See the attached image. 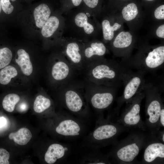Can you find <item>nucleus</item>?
Wrapping results in <instances>:
<instances>
[{
    "label": "nucleus",
    "instance_id": "f257e3e1",
    "mask_svg": "<svg viewBox=\"0 0 164 164\" xmlns=\"http://www.w3.org/2000/svg\"><path fill=\"white\" fill-rule=\"evenodd\" d=\"M118 117L113 112L106 118L103 113L97 115L94 129L82 139L80 146L100 149L115 143L120 134L127 129L118 121Z\"/></svg>",
    "mask_w": 164,
    "mask_h": 164
},
{
    "label": "nucleus",
    "instance_id": "f03ea898",
    "mask_svg": "<svg viewBox=\"0 0 164 164\" xmlns=\"http://www.w3.org/2000/svg\"><path fill=\"white\" fill-rule=\"evenodd\" d=\"M86 68L90 82L117 88L123 84L128 69L122 63L102 60L91 63Z\"/></svg>",
    "mask_w": 164,
    "mask_h": 164
},
{
    "label": "nucleus",
    "instance_id": "7ed1b4c3",
    "mask_svg": "<svg viewBox=\"0 0 164 164\" xmlns=\"http://www.w3.org/2000/svg\"><path fill=\"white\" fill-rule=\"evenodd\" d=\"M133 131L125 139L113 144V147L107 154L110 159L119 163L134 162L151 135H148L140 130Z\"/></svg>",
    "mask_w": 164,
    "mask_h": 164
},
{
    "label": "nucleus",
    "instance_id": "20e7f679",
    "mask_svg": "<svg viewBox=\"0 0 164 164\" xmlns=\"http://www.w3.org/2000/svg\"><path fill=\"white\" fill-rule=\"evenodd\" d=\"M82 87L77 84H64L60 101L64 110L89 124L92 114L85 97V90Z\"/></svg>",
    "mask_w": 164,
    "mask_h": 164
},
{
    "label": "nucleus",
    "instance_id": "39448f33",
    "mask_svg": "<svg viewBox=\"0 0 164 164\" xmlns=\"http://www.w3.org/2000/svg\"><path fill=\"white\" fill-rule=\"evenodd\" d=\"M146 97L145 113L147 118L145 124L150 134L155 135L160 127V116L164 105L158 87L152 83L145 82L143 87Z\"/></svg>",
    "mask_w": 164,
    "mask_h": 164
},
{
    "label": "nucleus",
    "instance_id": "423d86ee",
    "mask_svg": "<svg viewBox=\"0 0 164 164\" xmlns=\"http://www.w3.org/2000/svg\"><path fill=\"white\" fill-rule=\"evenodd\" d=\"M132 59L123 64L129 69L154 73L164 65V46L160 45L142 50Z\"/></svg>",
    "mask_w": 164,
    "mask_h": 164
},
{
    "label": "nucleus",
    "instance_id": "0eeeda50",
    "mask_svg": "<svg viewBox=\"0 0 164 164\" xmlns=\"http://www.w3.org/2000/svg\"><path fill=\"white\" fill-rule=\"evenodd\" d=\"M88 84L85 87V96L90 107L96 115L102 114L114 102L118 88L91 82Z\"/></svg>",
    "mask_w": 164,
    "mask_h": 164
},
{
    "label": "nucleus",
    "instance_id": "6e6552de",
    "mask_svg": "<svg viewBox=\"0 0 164 164\" xmlns=\"http://www.w3.org/2000/svg\"><path fill=\"white\" fill-rule=\"evenodd\" d=\"M145 97L143 88L135 96L126 103V105L118 120L127 129L145 131L147 130L145 122L140 115L141 102Z\"/></svg>",
    "mask_w": 164,
    "mask_h": 164
},
{
    "label": "nucleus",
    "instance_id": "1a4fd4ad",
    "mask_svg": "<svg viewBox=\"0 0 164 164\" xmlns=\"http://www.w3.org/2000/svg\"><path fill=\"white\" fill-rule=\"evenodd\" d=\"M146 73L141 70L134 72L128 68L123 82L124 86L122 95L117 99V106L114 109L118 115L123 104L126 103L141 91L145 82Z\"/></svg>",
    "mask_w": 164,
    "mask_h": 164
},
{
    "label": "nucleus",
    "instance_id": "9d476101",
    "mask_svg": "<svg viewBox=\"0 0 164 164\" xmlns=\"http://www.w3.org/2000/svg\"><path fill=\"white\" fill-rule=\"evenodd\" d=\"M73 151V145L67 143H52L47 148L44 160L47 164H53L58 161L67 160Z\"/></svg>",
    "mask_w": 164,
    "mask_h": 164
},
{
    "label": "nucleus",
    "instance_id": "9b49d317",
    "mask_svg": "<svg viewBox=\"0 0 164 164\" xmlns=\"http://www.w3.org/2000/svg\"><path fill=\"white\" fill-rule=\"evenodd\" d=\"M154 136V135H153ZM151 140L150 137L145 146L143 161L146 163H153L163 161L164 145L159 138Z\"/></svg>",
    "mask_w": 164,
    "mask_h": 164
},
{
    "label": "nucleus",
    "instance_id": "f8f14e48",
    "mask_svg": "<svg viewBox=\"0 0 164 164\" xmlns=\"http://www.w3.org/2000/svg\"><path fill=\"white\" fill-rule=\"evenodd\" d=\"M83 152L78 155L76 162L82 164H111V161L108 154L101 152L99 149L81 147Z\"/></svg>",
    "mask_w": 164,
    "mask_h": 164
},
{
    "label": "nucleus",
    "instance_id": "ddd939ff",
    "mask_svg": "<svg viewBox=\"0 0 164 164\" xmlns=\"http://www.w3.org/2000/svg\"><path fill=\"white\" fill-rule=\"evenodd\" d=\"M132 36L129 32L121 31L118 33L112 43L113 49L116 54L126 56L132 45Z\"/></svg>",
    "mask_w": 164,
    "mask_h": 164
},
{
    "label": "nucleus",
    "instance_id": "4468645a",
    "mask_svg": "<svg viewBox=\"0 0 164 164\" xmlns=\"http://www.w3.org/2000/svg\"><path fill=\"white\" fill-rule=\"evenodd\" d=\"M74 69L70 63L64 61H58L53 65L51 75L53 79L58 81H64L65 84L72 75Z\"/></svg>",
    "mask_w": 164,
    "mask_h": 164
},
{
    "label": "nucleus",
    "instance_id": "2eb2a0df",
    "mask_svg": "<svg viewBox=\"0 0 164 164\" xmlns=\"http://www.w3.org/2000/svg\"><path fill=\"white\" fill-rule=\"evenodd\" d=\"M78 45L75 42L68 43L66 47V53L70 61V63L74 68L81 70L85 67L82 56L80 53Z\"/></svg>",
    "mask_w": 164,
    "mask_h": 164
},
{
    "label": "nucleus",
    "instance_id": "dca6fc26",
    "mask_svg": "<svg viewBox=\"0 0 164 164\" xmlns=\"http://www.w3.org/2000/svg\"><path fill=\"white\" fill-rule=\"evenodd\" d=\"M17 54L18 57L15 59L16 62L24 74L29 76L32 73L33 67L29 54L22 49L18 50Z\"/></svg>",
    "mask_w": 164,
    "mask_h": 164
},
{
    "label": "nucleus",
    "instance_id": "f3484780",
    "mask_svg": "<svg viewBox=\"0 0 164 164\" xmlns=\"http://www.w3.org/2000/svg\"><path fill=\"white\" fill-rule=\"evenodd\" d=\"M51 13L48 6L41 4L36 7L34 11V16L36 26L41 28L49 18Z\"/></svg>",
    "mask_w": 164,
    "mask_h": 164
},
{
    "label": "nucleus",
    "instance_id": "a211bd4d",
    "mask_svg": "<svg viewBox=\"0 0 164 164\" xmlns=\"http://www.w3.org/2000/svg\"><path fill=\"white\" fill-rule=\"evenodd\" d=\"M9 137L10 139H13L17 144L22 145H26L30 140L32 134L28 128H23L16 132L10 133Z\"/></svg>",
    "mask_w": 164,
    "mask_h": 164
},
{
    "label": "nucleus",
    "instance_id": "6ab92c4d",
    "mask_svg": "<svg viewBox=\"0 0 164 164\" xmlns=\"http://www.w3.org/2000/svg\"><path fill=\"white\" fill-rule=\"evenodd\" d=\"M106 51L107 48L103 43L93 42L91 44L90 46L85 49L84 54L86 58L89 59L94 56H102L105 55Z\"/></svg>",
    "mask_w": 164,
    "mask_h": 164
},
{
    "label": "nucleus",
    "instance_id": "aec40b11",
    "mask_svg": "<svg viewBox=\"0 0 164 164\" xmlns=\"http://www.w3.org/2000/svg\"><path fill=\"white\" fill-rule=\"evenodd\" d=\"M59 20L56 16L49 18L42 26L41 33L44 37H49L53 35L58 28Z\"/></svg>",
    "mask_w": 164,
    "mask_h": 164
},
{
    "label": "nucleus",
    "instance_id": "412c9836",
    "mask_svg": "<svg viewBox=\"0 0 164 164\" xmlns=\"http://www.w3.org/2000/svg\"><path fill=\"white\" fill-rule=\"evenodd\" d=\"M102 26L104 39L106 40H111L114 37V32L120 29L121 25L116 22L112 26L108 20L105 19L102 22Z\"/></svg>",
    "mask_w": 164,
    "mask_h": 164
},
{
    "label": "nucleus",
    "instance_id": "4be33fe9",
    "mask_svg": "<svg viewBox=\"0 0 164 164\" xmlns=\"http://www.w3.org/2000/svg\"><path fill=\"white\" fill-rule=\"evenodd\" d=\"M18 74L16 69L11 65H8L0 70V83L5 85L9 84L12 78L16 77Z\"/></svg>",
    "mask_w": 164,
    "mask_h": 164
},
{
    "label": "nucleus",
    "instance_id": "5701e85b",
    "mask_svg": "<svg viewBox=\"0 0 164 164\" xmlns=\"http://www.w3.org/2000/svg\"><path fill=\"white\" fill-rule=\"evenodd\" d=\"M50 100L43 95H39L36 98L34 103L33 109L35 112L41 113L49 109L51 105Z\"/></svg>",
    "mask_w": 164,
    "mask_h": 164
},
{
    "label": "nucleus",
    "instance_id": "b1692460",
    "mask_svg": "<svg viewBox=\"0 0 164 164\" xmlns=\"http://www.w3.org/2000/svg\"><path fill=\"white\" fill-rule=\"evenodd\" d=\"M76 24L80 27H83L85 32L87 34L91 33L94 30L93 26L87 22V17L84 13L77 14L75 18Z\"/></svg>",
    "mask_w": 164,
    "mask_h": 164
},
{
    "label": "nucleus",
    "instance_id": "393cba45",
    "mask_svg": "<svg viewBox=\"0 0 164 164\" xmlns=\"http://www.w3.org/2000/svg\"><path fill=\"white\" fill-rule=\"evenodd\" d=\"M20 99L19 96L15 94H10L6 95L4 98L2 105L4 109L9 112H12L14 110L15 105Z\"/></svg>",
    "mask_w": 164,
    "mask_h": 164
},
{
    "label": "nucleus",
    "instance_id": "a878e982",
    "mask_svg": "<svg viewBox=\"0 0 164 164\" xmlns=\"http://www.w3.org/2000/svg\"><path fill=\"white\" fill-rule=\"evenodd\" d=\"M121 14L125 20L130 21L136 18L138 14V9L135 3H131L124 7Z\"/></svg>",
    "mask_w": 164,
    "mask_h": 164
},
{
    "label": "nucleus",
    "instance_id": "bb28decb",
    "mask_svg": "<svg viewBox=\"0 0 164 164\" xmlns=\"http://www.w3.org/2000/svg\"><path fill=\"white\" fill-rule=\"evenodd\" d=\"M12 58V51L9 48L0 49V69L8 65Z\"/></svg>",
    "mask_w": 164,
    "mask_h": 164
},
{
    "label": "nucleus",
    "instance_id": "cd10ccee",
    "mask_svg": "<svg viewBox=\"0 0 164 164\" xmlns=\"http://www.w3.org/2000/svg\"><path fill=\"white\" fill-rule=\"evenodd\" d=\"M14 1L16 0H1L2 8L3 11L7 14H10L13 11L14 7L11 4L9 1Z\"/></svg>",
    "mask_w": 164,
    "mask_h": 164
},
{
    "label": "nucleus",
    "instance_id": "c85d7f7f",
    "mask_svg": "<svg viewBox=\"0 0 164 164\" xmlns=\"http://www.w3.org/2000/svg\"><path fill=\"white\" fill-rule=\"evenodd\" d=\"M9 153L5 149L0 148V164H9Z\"/></svg>",
    "mask_w": 164,
    "mask_h": 164
},
{
    "label": "nucleus",
    "instance_id": "c756f323",
    "mask_svg": "<svg viewBox=\"0 0 164 164\" xmlns=\"http://www.w3.org/2000/svg\"><path fill=\"white\" fill-rule=\"evenodd\" d=\"M154 15L155 18L159 20L164 19V5H162L158 7L155 10Z\"/></svg>",
    "mask_w": 164,
    "mask_h": 164
},
{
    "label": "nucleus",
    "instance_id": "7c9ffc66",
    "mask_svg": "<svg viewBox=\"0 0 164 164\" xmlns=\"http://www.w3.org/2000/svg\"><path fill=\"white\" fill-rule=\"evenodd\" d=\"M156 34L159 38H164V24L160 25L158 27L156 31Z\"/></svg>",
    "mask_w": 164,
    "mask_h": 164
},
{
    "label": "nucleus",
    "instance_id": "2f4dec72",
    "mask_svg": "<svg viewBox=\"0 0 164 164\" xmlns=\"http://www.w3.org/2000/svg\"><path fill=\"white\" fill-rule=\"evenodd\" d=\"M85 4L90 8H93L97 5L99 0H83Z\"/></svg>",
    "mask_w": 164,
    "mask_h": 164
},
{
    "label": "nucleus",
    "instance_id": "473e14b6",
    "mask_svg": "<svg viewBox=\"0 0 164 164\" xmlns=\"http://www.w3.org/2000/svg\"><path fill=\"white\" fill-rule=\"evenodd\" d=\"M160 126H164V108L162 109L161 111L160 116Z\"/></svg>",
    "mask_w": 164,
    "mask_h": 164
},
{
    "label": "nucleus",
    "instance_id": "72a5a7b5",
    "mask_svg": "<svg viewBox=\"0 0 164 164\" xmlns=\"http://www.w3.org/2000/svg\"><path fill=\"white\" fill-rule=\"evenodd\" d=\"M6 121V119L4 117H0V128L5 125Z\"/></svg>",
    "mask_w": 164,
    "mask_h": 164
},
{
    "label": "nucleus",
    "instance_id": "f704fd0d",
    "mask_svg": "<svg viewBox=\"0 0 164 164\" xmlns=\"http://www.w3.org/2000/svg\"><path fill=\"white\" fill-rule=\"evenodd\" d=\"M27 104L24 103L21 104L19 106V109L21 111H25L27 108Z\"/></svg>",
    "mask_w": 164,
    "mask_h": 164
},
{
    "label": "nucleus",
    "instance_id": "c9c22d12",
    "mask_svg": "<svg viewBox=\"0 0 164 164\" xmlns=\"http://www.w3.org/2000/svg\"><path fill=\"white\" fill-rule=\"evenodd\" d=\"M73 5L75 6H78L79 5L82 0H71Z\"/></svg>",
    "mask_w": 164,
    "mask_h": 164
},
{
    "label": "nucleus",
    "instance_id": "e433bc0d",
    "mask_svg": "<svg viewBox=\"0 0 164 164\" xmlns=\"http://www.w3.org/2000/svg\"><path fill=\"white\" fill-rule=\"evenodd\" d=\"M2 7H1V2L0 1V13L1 12V10H2Z\"/></svg>",
    "mask_w": 164,
    "mask_h": 164
},
{
    "label": "nucleus",
    "instance_id": "4c0bfd02",
    "mask_svg": "<svg viewBox=\"0 0 164 164\" xmlns=\"http://www.w3.org/2000/svg\"><path fill=\"white\" fill-rule=\"evenodd\" d=\"M146 0L148 1H152L154 0Z\"/></svg>",
    "mask_w": 164,
    "mask_h": 164
}]
</instances>
